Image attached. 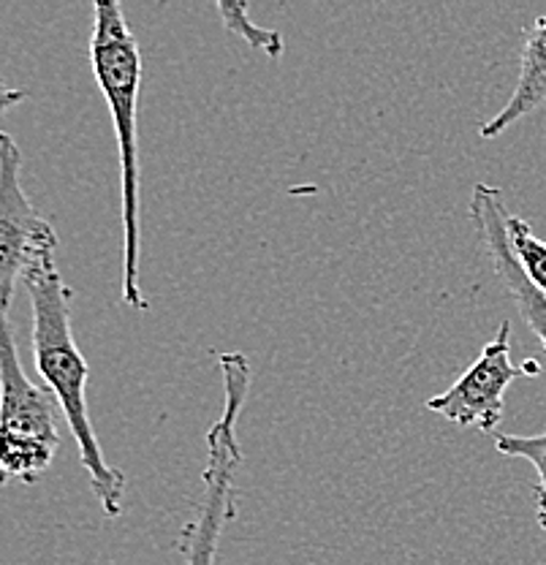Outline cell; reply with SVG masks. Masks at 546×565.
Masks as SVG:
<instances>
[{
	"instance_id": "obj_1",
	"label": "cell",
	"mask_w": 546,
	"mask_h": 565,
	"mask_svg": "<svg viewBox=\"0 0 546 565\" xmlns=\"http://www.w3.org/2000/svg\"><path fill=\"white\" fill-rule=\"evenodd\" d=\"M25 288L33 308V362L44 386L61 403L68 429L79 446L82 468L87 470L93 494L104 514L120 516L126 498V476L111 468L87 414V367L72 332V288L63 280L55 253H46L25 273Z\"/></svg>"
},
{
	"instance_id": "obj_2",
	"label": "cell",
	"mask_w": 546,
	"mask_h": 565,
	"mask_svg": "<svg viewBox=\"0 0 546 565\" xmlns=\"http://www.w3.org/2000/svg\"><path fill=\"white\" fill-rule=\"evenodd\" d=\"M93 76L107 98L120 147L122 188V302L147 310L139 286V93H142V50L117 0L93 6L90 39Z\"/></svg>"
},
{
	"instance_id": "obj_3",
	"label": "cell",
	"mask_w": 546,
	"mask_h": 565,
	"mask_svg": "<svg viewBox=\"0 0 546 565\" xmlns=\"http://www.w3.org/2000/svg\"><path fill=\"white\" fill-rule=\"evenodd\" d=\"M223 375V414L207 433V468L202 476V500L180 535L188 565H215L223 527L234 516V470L243 462L237 422L250 392V362L245 353H218Z\"/></svg>"
},
{
	"instance_id": "obj_4",
	"label": "cell",
	"mask_w": 546,
	"mask_h": 565,
	"mask_svg": "<svg viewBox=\"0 0 546 565\" xmlns=\"http://www.w3.org/2000/svg\"><path fill=\"white\" fill-rule=\"evenodd\" d=\"M0 394H3L0 405L3 476L33 484L50 470L61 446V433H57L61 403L50 388L36 386L25 375L9 318H3V343H0Z\"/></svg>"
},
{
	"instance_id": "obj_5",
	"label": "cell",
	"mask_w": 546,
	"mask_h": 565,
	"mask_svg": "<svg viewBox=\"0 0 546 565\" xmlns=\"http://www.w3.org/2000/svg\"><path fill=\"white\" fill-rule=\"evenodd\" d=\"M22 152L17 141L0 137V305L3 318L14 302L17 280L46 253H55L57 234L52 223L33 207L20 180Z\"/></svg>"
},
{
	"instance_id": "obj_6",
	"label": "cell",
	"mask_w": 546,
	"mask_h": 565,
	"mask_svg": "<svg viewBox=\"0 0 546 565\" xmlns=\"http://www.w3.org/2000/svg\"><path fill=\"white\" fill-rule=\"evenodd\" d=\"M542 373L536 359L511 362V323H501L495 340L484 345L481 356L462 373L446 392L427 399V411L460 427H479L481 433H495L506 408V388L516 379H533Z\"/></svg>"
},
{
	"instance_id": "obj_7",
	"label": "cell",
	"mask_w": 546,
	"mask_h": 565,
	"mask_svg": "<svg viewBox=\"0 0 546 565\" xmlns=\"http://www.w3.org/2000/svg\"><path fill=\"white\" fill-rule=\"evenodd\" d=\"M471 217L475 232L484 239L497 280L506 288L508 297L514 299L520 316L525 318L527 327L533 329V334H536L538 343L546 351V294L527 278L514 247H511L506 226L508 210L506 202H503L501 188L490 185V182H475L471 196Z\"/></svg>"
},
{
	"instance_id": "obj_8",
	"label": "cell",
	"mask_w": 546,
	"mask_h": 565,
	"mask_svg": "<svg viewBox=\"0 0 546 565\" xmlns=\"http://www.w3.org/2000/svg\"><path fill=\"white\" fill-rule=\"evenodd\" d=\"M546 102V17H538L525 33L520 61V79L514 93L492 120L481 126V139H495L506 134L522 117L533 115Z\"/></svg>"
},
{
	"instance_id": "obj_9",
	"label": "cell",
	"mask_w": 546,
	"mask_h": 565,
	"mask_svg": "<svg viewBox=\"0 0 546 565\" xmlns=\"http://www.w3.org/2000/svg\"><path fill=\"white\" fill-rule=\"evenodd\" d=\"M495 449L503 457L527 459L536 468V520L546 533V433L544 435H495Z\"/></svg>"
},
{
	"instance_id": "obj_10",
	"label": "cell",
	"mask_w": 546,
	"mask_h": 565,
	"mask_svg": "<svg viewBox=\"0 0 546 565\" xmlns=\"http://www.w3.org/2000/svg\"><path fill=\"white\" fill-rule=\"evenodd\" d=\"M508 239L514 247L516 258H520L525 275L536 282L538 288L546 294V243L542 237H536V232L531 228V223L520 215H511L508 212Z\"/></svg>"
},
{
	"instance_id": "obj_11",
	"label": "cell",
	"mask_w": 546,
	"mask_h": 565,
	"mask_svg": "<svg viewBox=\"0 0 546 565\" xmlns=\"http://www.w3.org/2000/svg\"><path fill=\"white\" fill-rule=\"evenodd\" d=\"M218 14H221L223 25H226L234 35H239V39L248 41L254 50L267 52L269 57L283 55V50H286L283 33L267 31V28H256L254 22L248 20V3H228V0H221Z\"/></svg>"
},
{
	"instance_id": "obj_12",
	"label": "cell",
	"mask_w": 546,
	"mask_h": 565,
	"mask_svg": "<svg viewBox=\"0 0 546 565\" xmlns=\"http://www.w3.org/2000/svg\"><path fill=\"white\" fill-rule=\"evenodd\" d=\"M25 98V93L22 90H11V87H3V109H9L14 102H22Z\"/></svg>"
}]
</instances>
